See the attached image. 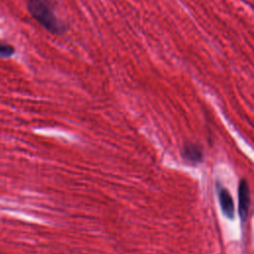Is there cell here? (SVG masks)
<instances>
[{
  "label": "cell",
  "mask_w": 254,
  "mask_h": 254,
  "mask_svg": "<svg viewBox=\"0 0 254 254\" xmlns=\"http://www.w3.org/2000/svg\"><path fill=\"white\" fill-rule=\"evenodd\" d=\"M28 10L46 30L53 34H62L65 27L55 11L52 0H29Z\"/></svg>",
  "instance_id": "1"
},
{
  "label": "cell",
  "mask_w": 254,
  "mask_h": 254,
  "mask_svg": "<svg viewBox=\"0 0 254 254\" xmlns=\"http://www.w3.org/2000/svg\"><path fill=\"white\" fill-rule=\"evenodd\" d=\"M238 213L241 221H245L248 217L250 206V190L248 182L245 179L240 180L238 185Z\"/></svg>",
  "instance_id": "2"
},
{
  "label": "cell",
  "mask_w": 254,
  "mask_h": 254,
  "mask_svg": "<svg viewBox=\"0 0 254 254\" xmlns=\"http://www.w3.org/2000/svg\"><path fill=\"white\" fill-rule=\"evenodd\" d=\"M218 201L221 212L228 219L234 218V202L230 192L223 187L218 188Z\"/></svg>",
  "instance_id": "3"
},
{
  "label": "cell",
  "mask_w": 254,
  "mask_h": 254,
  "mask_svg": "<svg viewBox=\"0 0 254 254\" xmlns=\"http://www.w3.org/2000/svg\"><path fill=\"white\" fill-rule=\"evenodd\" d=\"M182 156L187 162L190 164L199 163L203 158L201 148L193 143H187L184 145Z\"/></svg>",
  "instance_id": "4"
},
{
  "label": "cell",
  "mask_w": 254,
  "mask_h": 254,
  "mask_svg": "<svg viewBox=\"0 0 254 254\" xmlns=\"http://www.w3.org/2000/svg\"><path fill=\"white\" fill-rule=\"evenodd\" d=\"M14 54V48L8 44L0 42V58H9Z\"/></svg>",
  "instance_id": "5"
}]
</instances>
